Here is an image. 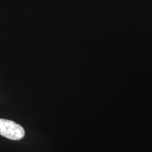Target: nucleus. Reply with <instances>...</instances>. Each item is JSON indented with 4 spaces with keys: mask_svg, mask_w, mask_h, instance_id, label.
Returning <instances> with one entry per match:
<instances>
[{
    "mask_svg": "<svg viewBox=\"0 0 152 152\" xmlns=\"http://www.w3.org/2000/svg\"><path fill=\"white\" fill-rule=\"evenodd\" d=\"M0 135L11 140H20L24 137L25 131L21 125L14 121L0 119Z\"/></svg>",
    "mask_w": 152,
    "mask_h": 152,
    "instance_id": "obj_1",
    "label": "nucleus"
}]
</instances>
